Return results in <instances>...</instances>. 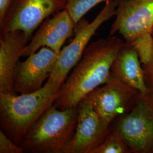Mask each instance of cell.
<instances>
[{"mask_svg":"<svg viewBox=\"0 0 153 153\" xmlns=\"http://www.w3.org/2000/svg\"><path fill=\"white\" fill-rule=\"evenodd\" d=\"M110 36L121 34L130 43L153 29V0H119Z\"/></svg>","mask_w":153,"mask_h":153,"instance_id":"8","label":"cell"},{"mask_svg":"<svg viewBox=\"0 0 153 153\" xmlns=\"http://www.w3.org/2000/svg\"><path fill=\"white\" fill-rule=\"evenodd\" d=\"M67 0H14L4 21L2 33L20 31L29 42L39 26L51 15L66 9Z\"/></svg>","mask_w":153,"mask_h":153,"instance_id":"6","label":"cell"},{"mask_svg":"<svg viewBox=\"0 0 153 153\" xmlns=\"http://www.w3.org/2000/svg\"><path fill=\"white\" fill-rule=\"evenodd\" d=\"M58 55L48 47H42L16 65L14 92L28 94L42 88L55 68Z\"/></svg>","mask_w":153,"mask_h":153,"instance_id":"10","label":"cell"},{"mask_svg":"<svg viewBox=\"0 0 153 153\" xmlns=\"http://www.w3.org/2000/svg\"><path fill=\"white\" fill-rule=\"evenodd\" d=\"M76 107V130L64 153H91L107 136L109 126L102 120L85 99H83Z\"/></svg>","mask_w":153,"mask_h":153,"instance_id":"9","label":"cell"},{"mask_svg":"<svg viewBox=\"0 0 153 153\" xmlns=\"http://www.w3.org/2000/svg\"><path fill=\"white\" fill-rule=\"evenodd\" d=\"M153 35V29L152 31ZM145 81L149 88V95L153 100V59L151 63L146 67H143Z\"/></svg>","mask_w":153,"mask_h":153,"instance_id":"18","label":"cell"},{"mask_svg":"<svg viewBox=\"0 0 153 153\" xmlns=\"http://www.w3.org/2000/svg\"><path fill=\"white\" fill-rule=\"evenodd\" d=\"M47 79L44 86L31 93H0L1 123L8 136L21 145L30 129L55 103L61 87Z\"/></svg>","mask_w":153,"mask_h":153,"instance_id":"2","label":"cell"},{"mask_svg":"<svg viewBox=\"0 0 153 153\" xmlns=\"http://www.w3.org/2000/svg\"><path fill=\"white\" fill-rule=\"evenodd\" d=\"M128 153L131 152L115 128L110 129L103 141L91 152V153Z\"/></svg>","mask_w":153,"mask_h":153,"instance_id":"15","label":"cell"},{"mask_svg":"<svg viewBox=\"0 0 153 153\" xmlns=\"http://www.w3.org/2000/svg\"><path fill=\"white\" fill-rule=\"evenodd\" d=\"M115 129L131 153H153V100L139 94L134 107L121 115Z\"/></svg>","mask_w":153,"mask_h":153,"instance_id":"5","label":"cell"},{"mask_svg":"<svg viewBox=\"0 0 153 153\" xmlns=\"http://www.w3.org/2000/svg\"><path fill=\"white\" fill-rule=\"evenodd\" d=\"M117 1H119V0H117Z\"/></svg>","mask_w":153,"mask_h":153,"instance_id":"20","label":"cell"},{"mask_svg":"<svg viewBox=\"0 0 153 153\" xmlns=\"http://www.w3.org/2000/svg\"><path fill=\"white\" fill-rule=\"evenodd\" d=\"M126 42L116 36L88 44L80 60L67 77L53 105L66 109L76 107L87 95L109 79L112 66Z\"/></svg>","mask_w":153,"mask_h":153,"instance_id":"1","label":"cell"},{"mask_svg":"<svg viewBox=\"0 0 153 153\" xmlns=\"http://www.w3.org/2000/svg\"><path fill=\"white\" fill-rule=\"evenodd\" d=\"M76 24L65 9L47 18L24 49L22 56L28 57L42 47H48L59 54L66 40L73 35Z\"/></svg>","mask_w":153,"mask_h":153,"instance_id":"11","label":"cell"},{"mask_svg":"<svg viewBox=\"0 0 153 153\" xmlns=\"http://www.w3.org/2000/svg\"><path fill=\"white\" fill-rule=\"evenodd\" d=\"M111 73L142 95H149L143 66L137 52L127 43L115 58Z\"/></svg>","mask_w":153,"mask_h":153,"instance_id":"13","label":"cell"},{"mask_svg":"<svg viewBox=\"0 0 153 153\" xmlns=\"http://www.w3.org/2000/svg\"><path fill=\"white\" fill-rule=\"evenodd\" d=\"M77 107L49 108L30 129L21 144L25 152L64 153L77 123Z\"/></svg>","mask_w":153,"mask_h":153,"instance_id":"3","label":"cell"},{"mask_svg":"<svg viewBox=\"0 0 153 153\" xmlns=\"http://www.w3.org/2000/svg\"><path fill=\"white\" fill-rule=\"evenodd\" d=\"M137 52L143 67L149 65L153 59V35L152 32L145 33L134 39L130 43Z\"/></svg>","mask_w":153,"mask_h":153,"instance_id":"14","label":"cell"},{"mask_svg":"<svg viewBox=\"0 0 153 153\" xmlns=\"http://www.w3.org/2000/svg\"><path fill=\"white\" fill-rule=\"evenodd\" d=\"M27 43L22 31L2 33L0 40V93L15 94V71Z\"/></svg>","mask_w":153,"mask_h":153,"instance_id":"12","label":"cell"},{"mask_svg":"<svg viewBox=\"0 0 153 153\" xmlns=\"http://www.w3.org/2000/svg\"><path fill=\"white\" fill-rule=\"evenodd\" d=\"M138 95L136 90L111 73L107 82L83 99L90 103L102 120L109 126L116 117L126 114L134 107Z\"/></svg>","mask_w":153,"mask_h":153,"instance_id":"7","label":"cell"},{"mask_svg":"<svg viewBox=\"0 0 153 153\" xmlns=\"http://www.w3.org/2000/svg\"><path fill=\"white\" fill-rule=\"evenodd\" d=\"M16 144L3 131H0V153H23L25 152L23 149Z\"/></svg>","mask_w":153,"mask_h":153,"instance_id":"17","label":"cell"},{"mask_svg":"<svg viewBox=\"0 0 153 153\" xmlns=\"http://www.w3.org/2000/svg\"><path fill=\"white\" fill-rule=\"evenodd\" d=\"M113 0H67L66 9L68 11L76 24L95 6L103 2Z\"/></svg>","mask_w":153,"mask_h":153,"instance_id":"16","label":"cell"},{"mask_svg":"<svg viewBox=\"0 0 153 153\" xmlns=\"http://www.w3.org/2000/svg\"><path fill=\"white\" fill-rule=\"evenodd\" d=\"M117 5V0L108 1L92 22H88L82 18L76 24L75 37L61 50L49 79L62 85L69 72L80 60L85 49L97 30L104 22L115 16Z\"/></svg>","mask_w":153,"mask_h":153,"instance_id":"4","label":"cell"},{"mask_svg":"<svg viewBox=\"0 0 153 153\" xmlns=\"http://www.w3.org/2000/svg\"><path fill=\"white\" fill-rule=\"evenodd\" d=\"M14 0H0V23L3 22Z\"/></svg>","mask_w":153,"mask_h":153,"instance_id":"19","label":"cell"}]
</instances>
